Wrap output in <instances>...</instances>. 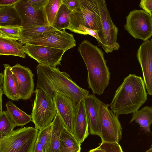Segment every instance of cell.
Here are the masks:
<instances>
[{
  "instance_id": "cell-1",
  "label": "cell",
  "mask_w": 152,
  "mask_h": 152,
  "mask_svg": "<svg viewBox=\"0 0 152 152\" xmlns=\"http://www.w3.org/2000/svg\"><path fill=\"white\" fill-rule=\"evenodd\" d=\"M37 88L47 93L53 99L57 92L69 98L77 104L88 94L87 90L73 81L65 72L58 68L39 64L36 67Z\"/></svg>"
},
{
  "instance_id": "cell-2",
  "label": "cell",
  "mask_w": 152,
  "mask_h": 152,
  "mask_svg": "<svg viewBox=\"0 0 152 152\" xmlns=\"http://www.w3.org/2000/svg\"><path fill=\"white\" fill-rule=\"evenodd\" d=\"M147 100L143 80L140 76L130 74L116 90L109 107L118 115L128 114L138 110Z\"/></svg>"
},
{
  "instance_id": "cell-3",
  "label": "cell",
  "mask_w": 152,
  "mask_h": 152,
  "mask_svg": "<svg viewBox=\"0 0 152 152\" xmlns=\"http://www.w3.org/2000/svg\"><path fill=\"white\" fill-rule=\"evenodd\" d=\"M78 49L87 70L88 88L93 94L102 95L108 86L110 77L103 52L85 39L79 45Z\"/></svg>"
},
{
  "instance_id": "cell-4",
  "label": "cell",
  "mask_w": 152,
  "mask_h": 152,
  "mask_svg": "<svg viewBox=\"0 0 152 152\" xmlns=\"http://www.w3.org/2000/svg\"><path fill=\"white\" fill-rule=\"evenodd\" d=\"M39 131L35 127H24L0 136V152H33Z\"/></svg>"
},
{
  "instance_id": "cell-5",
  "label": "cell",
  "mask_w": 152,
  "mask_h": 152,
  "mask_svg": "<svg viewBox=\"0 0 152 152\" xmlns=\"http://www.w3.org/2000/svg\"><path fill=\"white\" fill-rule=\"evenodd\" d=\"M68 28L72 31L80 26L99 31L101 21L97 0H81L79 6L70 15Z\"/></svg>"
},
{
  "instance_id": "cell-6",
  "label": "cell",
  "mask_w": 152,
  "mask_h": 152,
  "mask_svg": "<svg viewBox=\"0 0 152 152\" xmlns=\"http://www.w3.org/2000/svg\"><path fill=\"white\" fill-rule=\"evenodd\" d=\"M31 116L35 127L40 130L52 123L57 113L53 99L45 91L36 87Z\"/></svg>"
},
{
  "instance_id": "cell-7",
  "label": "cell",
  "mask_w": 152,
  "mask_h": 152,
  "mask_svg": "<svg viewBox=\"0 0 152 152\" xmlns=\"http://www.w3.org/2000/svg\"><path fill=\"white\" fill-rule=\"evenodd\" d=\"M101 21V27L97 34L99 45L107 53L120 47L117 42L118 28L112 20L105 0H97Z\"/></svg>"
},
{
  "instance_id": "cell-8",
  "label": "cell",
  "mask_w": 152,
  "mask_h": 152,
  "mask_svg": "<svg viewBox=\"0 0 152 152\" xmlns=\"http://www.w3.org/2000/svg\"><path fill=\"white\" fill-rule=\"evenodd\" d=\"M124 29L135 39L144 41L152 36L151 15L143 10H134L126 17Z\"/></svg>"
},
{
  "instance_id": "cell-9",
  "label": "cell",
  "mask_w": 152,
  "mask_h": 152,
  "mask_svg": "<svg viewBox=\"0 0 152 152\" xmlns=\"http://www.w3.org/2000/svg\"><path fill=\"white\" fill-rule=\"evenodd\" d=\"M109 104L101 101L100 106L102 142L119 143L122 136V127L118 115L109 109Z\"/></svg>"
},
{
  "instance_id": "cell-10",
  "label": "cell",
  "mask_w": 152,
  "mask_h": 152,
  "mask_svg": "<svg viewBox=\"0 0 152 152\" xmlns=\"http://www.w3.org/2000/svg\"><path fill=\"white\" fill-rule=\"evenodd\" d=\"M26 44L48 47L66 51L76 46V41L73 35L67 32L64 29L43 33Z\"/></svg>"
},
{
  "instance_id": "cell-11",
  "label": "cell",
  "mask_w": 152,
  "mask_h": 152,
  "mask_svg": "<svg viewBox=\"0 0 152 152\" xmlns=\"http://www.w3.org/2000/svg\"><path fill=\"white\" fill-rule=\"evenodd\" d=\"M26 54L39 64L56 67L61 65L64 50L42 45L26 44L24 45Z\"/></svg>"
},
{
  "instance_id": "cell-12",
  "label": "cell",
  "mask_w": 152,
  "mask_h": 152,
  "mask_svg": "<svg viewBox=\"0 0 152 152\" xmlns=\"http://www.w3.org/2000/svg\"><path fill=\"white\" fill-rule=\"evenodd\" d=\"M21 20L23 29L40 26H51L48 20L45 9L37 10L27 3L26 0H18L15 4Z\"/></svg>"
},
{
  "instance_id": "cell-13",
  "label": "cell",
  "mask_w": 152,
  "mask_h": 152,
  "mask_svg": "<svg viewBox=\"0 0 152 152\" xmlns=\"http://www.w3.org/2000/svg\"><path fill=\"white\" fill-rule=\"evenodd\" d=\"M137 57L142 69L148 94L152 95V39L144 41L141 45Z\"/></svg>"
},
{
  "instance_id": "cell-14",
  "label": "cell",
  "mask_w": 152,
  "mask_h": 152,
  "mask_svg": "<svg viewBox=\"0 0 152 152\" xmlns=\"http://www.w3.org/2000/svg\"><path fill=\"white\" fill-rule=\"evenodd\" d=\"M11 68L17 78L20 99H28L34 92V75L29 68L18 63L11 66Z\"/></svg>"
},
{
  "instance_id": "cell-15",
  "label": "cell",
  "mask_w": 152,
  "mask_h": 152,
  "mask_svg": "<svg viewBox=\"0 0 152 152\" xmlns=\"http://www.w3.org/2000/svg\"><path fill=\"white\" fill-rule=\"evenodd\" d=\"M53 99L57 112L65 127L73 134L75 109L76 104L69 98L57 92L55 93Z\"/></svg>"
},
{
  "instance_id": "cell-16",
  "label": "cell",
  "mask_w": 152,
  "mask_h": 152,
  "mask_svg": "<svg viewBox=\"0 0 152 152\" xmlns=\"http://www.w3.org/2000/svg\"><path fill=\"white\" fill-rule=\"evenodd\" d=\"M89 130L92 135L100 136L101 132L100 106L101 101L93 94L84 98Z\"/></svg>"
},
{
  "instance_id": "cell-17",
  "label": "cell",
  "mask_w": 152,
  "mask_h": 152,
  "mask_svg": "<svg viewBox=\"0 0 152 152\" xmlns=\"http://www.w3.org/2000/svg\"><path fill=\"white\" fill-rule=\"evenodd\" d=\"M89 134L88 125L83 98L75 106L73 134L81 144Z\"/></svg>"
},
{
  "instance_id": "cell-18",
  "label": "cell",
  "mask_w": 152,
  "mask_h": 152,
  "mask_svg": "<svg viewBox=\"0 0 152 152\" xmlns=\"http://www.w3.org/2000/svg\"><path fill=\"white\" fill-rule=\"evenodd\" d=\"M3 94L10 99L18 101L20 99L19 88L17 78L9 64H3Z\"/></svg>"
},
{
  "instance_id": "cell-19",
  "label": "cell",
  "mask_w": 152,
  "mask_h": 152,
  "mask_svg": "<svg viewBox=\"0 0 152 152\" xmlns=\"http://www.w3.org/2000/svg\"><path fill=\"white\" fill-rule=\"evenodd\" d=\"M24 46L13 39L0 38V55L26 57Z\"/></svg>"
},
{
  "instance_id": "cell-20",
  "label": "cell",
  "mask_w": 152,
  "mask_h": 152,
  "mask_svg": "<svg viewBox=\"0 0 152 152\" xmlns=\"http://www.w3.org/2000/svg\"><path fill=\"white\" fill-rule=\"evenodd\" d=\"M134 121L141 129L146 133H150L152 124V107L145 106L133 113L130 122Z\"/></svg>"
},
{
  "instance_id": "cell-21",
  "label": "cell",
  "mask_w": 152,
  "mask_h": 152,
  "mask_svg": "<svg viewBox=\"0 0 152 152\" xmlns=\"http://www.w3.org/2000/svg\"><path fill=\"white\" fill-rule=\"evenodd\" d=\"M21 20L15 5L0 6V26H21Z\"/></svg>"
},
{
  "instance_id": "cell-22",
  "label": "cell",
  "mask_w": 152,
  "mask_h": 152,
  "mask_svg": "<svg viewBox=\"0 0 152 152\" xmlns=\"http://www.w3.org/2000/svg\"><path fill=\"white\" fill-rule=\"evenodd\" d=\"M81 144L64 127L61 134L59 152H80Z\"/></svg>"
},
{
  "instance_id": "cell-23",
  "label": "cell",
  "mask_w": 152,
  "mask_h": 152,
  "mask_svg": "<svg viewBox=\"0 0 152 152\" xmlns=\"http://www.w3.org/2000/svg\"><path fill=\"white\" fill-rule=\"evenodd\" d=\"M7 111L16 126L23 127L32 121L31 115L17 107L12 101H9L6 104Z\"/></svg>"
},
{
  "instance_id": "cell-24",
  "label": "cell",
  "mask_w": 152,
  "mask_h": 152,
  "mask_svg": "<svg viewBox=\"0 0 152 152\" xmlns=\"http://www.w3.org/2000/svg\"><path fill=\"white\" fill-rule=\"evenodd\" d=\"M58 113L52 122V128L50 147L47 152H59L60 138L64 127Z\"/></svg>"
},
{
  "instance_id": "cell-25",
  "label": "cell",
  "mask_w": 152,
  "mask_h": 152,
  "mask_svg": "<svg viewBox=\"0 0 152 152\" xmlns=\"http://www.w3.org/2000/svg\"><path fill=\"white\" fill-rule=\"evenodd\" d=\"M57 30L53 26H40L22 29L19 41L22 45H25L43 33Z\"/></svg>"
},
{
  "instance_id": "cell-26",
  "label": "cell",
  "mask_w": 152,
  "mask_h": 152,
  "mask_svg": "<svg viewBox=\"0 0 152 152\" xmlns=\"http://www.w3.org/2000/svg\"><path fill=\"white\" fill-rule=\"evenodd\" d=\"M72 11L64 4L60 7L53 26L58 30L68 29L70 24V15Z\"/></svg>"
},
{
  "instance_id": "cell-27",
  "label": "cell",
  "mask_w": 152,
  "mask_h": 152,
  "mask_svg": "<svg viewBox=\"0 0 152 152\" xmlns=\"http://www.w3.org/2000/svg\"><path fill=\"white\" fill-rule=\"evenodd\" d=\"M17 126L7 111L0 113V136H5L11 133Z\"/></svg>"
},
{
  "instance_id": "cell-28",
  "label": "cell",
  "mask_w": 152,
  "mask_h": 152,
  "mask_svg": "<svg viewBox=\"0 0 152 152\" xmlns=\"http://www.w3.org/2000/svg\"><path fill=\"white\" fill-rule=\"evenodd\" d=\"M22 28L19 25L0 26V38L12 39L19 41Z\"/></svg>"
},
{
  "instance_id": "cell-29",
  "label": "cell",
  "mask_w": 152,
  "mask_h": 152,
  "mask_svg": "<svg viewBox=\"0 0 152 152\" xmlns=\"http://www.w3.org/2000/svg\"><path fill=\"white\" fill-rule=\"evenodd\" d=\"M62 4V0H48L45 9L48 20L50 26H53L56 15Z\"/></svg>"
},
{
  "instance_id": "cell-30",
  "label": "cell",
  "mask_w": 152,
  "mask_h": 152,
  "mask_svg": "<svg viewBox=\"0 0 152 152\" xmlns=\"http://www.w3.org/2000/svg\"><path fill=\"white\" fill-rule=\"evenodd\" d=\"M52 122L45 127L39 130L37 139L40 142L44 152H47L50 145Z\"/></svg>"
},
{
  "instance_id": "cell-31",
  "label": "cell",
  "mask_w": 152,
  "mask_h": 152,
  "mask_svg": "<svg viewBox=\"0 0 152 152\" xmlns=\"http://www.w3.org/2000/svg\"><path fill=\"white\" fill-rule=\"evenodd\" d=\"M98 147L102 152H123L121 145L117 142H102Z\"/></svg>"
},
{
  "instance_id": "cell-32",
  "label": "cell",
  "mask_w": 152,
  "mask_h": 152,
  "mask_svg": "<svg viewBox=\"0 0 152 152\" xmlns=\"http://www.w3.org/2000/svg\"><path fill=\"white\" fill-rule=\"evenodd\" d=\"M72 32L80 34L89 35L96 38L98 43L99 42V39L97 34L98 31H97L80 26L74 29Z\"/></svg>"
},
{
  "instance_id": "cell-33",
  "label": "cell",
  "mask_w": 152,
  "mask_h": 152,
  "mask_svg": "<svg viewBox=\"0 0 152 152\" xmlns=\"http://www.w3.org/2000/svg\"><path fill=\"white\" fill-rule=\"evenodd\" d=\"M48 0H26V2L34 9L42 10L45 9Z\"/></svg>"
},
{
  "instance_id": "cell-34",
  "label": "cell",
  "mask_w": 152,
  "mask_h": 152,
  "mask_svg": "<svg viewBox=\"0 0 152 152\" xmlns=\"http://www.w3.org/2000/svg\"><path fill=\"white\" fill-rule=\"evenodd\" d=\"M81 0H62L63 4L65 5L72 12L78 7Z\"/></svg>"
},
{
  "instance_id": "cell-35",
  "label": "cell",
  "mask_w": 152,
  "mask_h": 152,
  "mask_svg": "<svg viewBox=\"0 0 152 152\" xmlns=\"http://www.w3.org/2000/svg\"><path fill=\"white\" fill-rule=\"evenodd\" d=\"M139 6L150 15L152 12V0H142Z\"/></svg>"
},
{
  "instance_id": "cell-36",
  "label": "cell",
  "mask_w": 152,
  "mask_h": 152,
  "mask_svg": "<svg viewBox=\"0 0 152 152\" xmlns=\"http://www.w3.org/2000/svg\"><path fill=\"white\" fill-rule=\"evenodd\" d=\"M33 152H44L42 146L37 139L34 145Z\"/></svg>"
},
{
  "instance_id": "cell-37",
  "label": "cell",
  "mask_w": 152,
  "mask_h": 152,
  "mask_svg": "<svg viewBox=\"0 0 152 152\" xmlns=\"http://www.w3.org/2000/svg\"><path fill=\"white\" fill-rule=\"evenodd\" d=\"M18 0H1L0 6H7L15 4Z\"/></svg>"
},
{
  "instance_id": "cell-38",
  "label": "cell",
  "mask_w": 152,
  "mask_h": 152,
  "mask_svg": "<svg viewBox=\"0 0 152 152\" xmlns=\"http://www.w3.org/2000/svg\"><path fill=\"white\" fill-rule=\"evenodd\" d=\"M88 152H102L98 147L95 148L91 150Z\"/></svg>"
},
{
  "instance_id": "cell-39",
  "label": "cell",
  "mask_w": 152,
  "mask_h": 152,
  "mask_svg": "<svg viewBox=\"0 0 152 152\" xmlns=\"http://www.w3.org/2000/svg\"><path fill=\"white\" fill-rule=\"evenodd\" d=\"M145 152H152V147L150 148L149 149L146 151Z\"/></svg>"
},
{
  "instance_id": "cell-40",
  "label": "cell",
  "mask_w": 152,
  "mask_h": 152,
  "mask_svg": "<svg viewBox=\"0 0 152 152\" xmlns=\"http://www.w3.org/2000/svg\"><path fill=\"white\" fill-rule=\"evenodd\" d=\"M150 15H151V19H152V12L151 13V14Z\"/></svg>"
},
{
  "instance_id": "cell-41",
  "label": "cell",
  "mask_w": 152,
  "mask_h": 152,
  "mask_svg": "<svg viewBox=\"0 0 152 152\" xmlns=\"http://www.w3.org/2000/svg\"><path fill=\"white\" fill-rule=\"evenodd\" d=\"M152 144L151 145V146H150V148H152Z\"/></svg>"
}]
</instances>
